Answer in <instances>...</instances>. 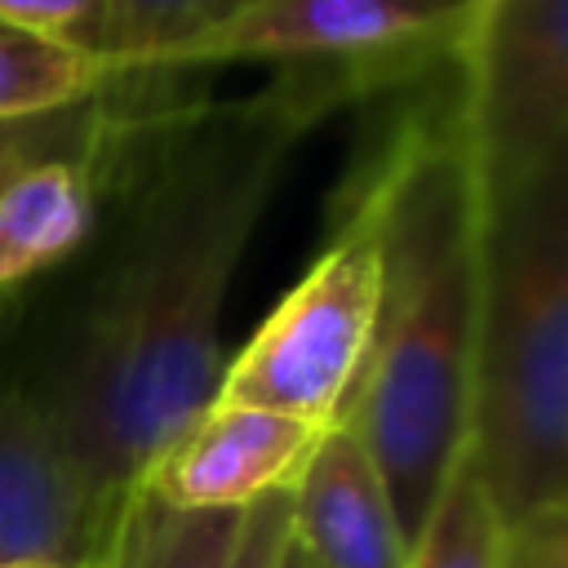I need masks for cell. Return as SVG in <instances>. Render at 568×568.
<instances>
[{
  "mask_svg": "<svg viewBox=\"0 0 568 568\" xmlns=\"http://www.w3.org/2000/svg\"><path fill=\"white\" fill-rule=\"evenodd\" d=\"M346 102L342 75L280 67L248 98L151 115L120 142L84 248L4 302L0 368L111 501L213 399L235 266L297 146Z\"/></svg>",
  "mask_w": 568,
  "mask_h": 568,
  "instance_id": "cell-1",
  "label": "cell"
},
{
  "mask_svg": "<svg viewBox=\"0 0 568 568\" xmlns=\"http://www.w3.org/2000/svg\"><path fill=\"white\" fill-rule=\"evenodd\" d=\"M346 182L364 191L382 235V315L346 422L373 453L413 546L466 453L479 315L484 191L453 58L408 84Z\"/></svg>",
  "mask_w": 568,
  "mask_h": 568,
  "instance_id": "cell-2",
  "label": "cell"
},
{
  "mask_svg": "<svg viewBox=\"0 0 568 568\" xmlns=\"http://www.w3.org/2000/svg\"><path fill=\"white\" fill-rule=\"evenodd\" d=\"M479 191L466 457L515 524L568 506V164Z\"/></svg>",
  "mask_w": 568,
  "mask_h": 568,
  "instance_id": "cell-3",
  "label": "cell"
},
{
  "mask_svg": "<svg viewBox=\"0 0 568 568\" xmlns=\"http://www.w3.org/2000/svg\"><path fill=\"white\" fill-rule=\"evenodd\" d=\"M382 315V235L359 186L342 182L328 240L257 333L222 364L213 399L257 404L311 426L346 417Z\"/></svg>",
  "mask_w": 568,
  "mask_h": 568,
  "instance_id": "cell-4",
  "label": "cell"
},
{
  "mask_svg": "<svg viewBox=\"0 0 568 568\" xmlns=\"http://www.w3.org/2000/svg\"><path fill=\"white\" fill-rule=\"evenodd\" d=\"M479 0H235L186 53L182 71L226 62L320 67L355 98L390 93L448 62Z\"/></svg>",
  "mask_w": 568,
  "mask_h": 568,
  "instance_id": "cell-5",
  "label": "cell"
},
{
  "mask_svg": "<svg viewBox=\"0 0 568 568\" xmlns=\"http://www.w3.org/2000/svg\"><path fill=\"white\" fill-rule=\"evenodd\" d=\"M453 62L479 186L568 164V0H484Z\"/></svg>",
  "mask_w": 568,
  "mask_h": 568,
  "instance_id": "cell-6",
  "label": "cell"
},
{
  "mask_svg": "<svg viewBox=\"0 0 568 568\" xmlns=\"http://www.w3.org/2000/svg\"><path fill=\"white\" fill-rule=\"evenodd\" d=\"M124 506L84 475L44 408L0 368V564H102Z\"/></svg>",
  "mask_w": 568,
  "mask_h": 568,
  "instance_id": "cell-7",
  "label": "cell"
},
{
  "mask_svg": "<svg viewBox=\"0 0 568 568\" xmlns=\"http://www.w3.org/2000/svg\"><path fill=\"white\" fill-rule=\"evenodd\" d=\"M320 435V426L257 404L209 399L138 488L178 510H244L266 493L293 488Z\"/></svg>",
  "mask_w": 568,
  "mask_h": 568,
  "instance_id": "cell-8",
  "label": "cell"
},
{
  "mask_svg": "<svg viewBox=\"0 0 568 568\" xmlns=\"http://www.w3.org/2000/svg\"><path fill=\"white\" fill-rule=\"evenodd\" d=\"M288 510L293 546L311 568H408V537L390 488L346 417L324 426L288 488Z\"/></svg>",
  "mask_w": 568,
  "mask_h": 568,
  "instance_id": "cell-9",
  "label": "cell"
},
{
  "mask_svg": "<svg viewBox=\"0 0 568 568\" xmlns=\"http://www.w3.org/2000/svg\"><path fill=\"white\" fill-rule=\"evenodd\" d=\"M129 133L84 155L40 160L0 186V311L84 248L102 213L111 160Z\"/></svg>",
  "mask_w": 568,
  "mask_h": 568,
  "instance_id": "cell-10",
  "label": "cell"
},
{
  "mask_svg": "<svg viewBox=\"0 0 568 568\" xmlns=\"http://www.w3.org/2000/svg\"><path fill=\"white\" fill-rule=\"evenodd\" d=\"M195 84H200V75H115L102 93H93L84 102H71V106H58L44 115L0 120V186L40 160L84 155V151L115 142L133 124L204 93Z\"/></svg>",
  "mask_w": 568,
  "mask_h": 568,
  "instance_id": "cell-11",
  "label": "cell"
},
{
  "mask_svg": "<svg viewBox=\"0 0 568 568\" xmlns=\"http://www.w3.org/2000/svg\"><path fill=\"white\" fill-rule=\"evenodd\" d=\"M244 510H178L133 493L106 568H226Z\"/></svg>",
  "mask_w": 568,
  "mask_h": 568,
  "instance_id": "cell-12",
  "label": "cell"
},
{
  "mask_svg": "<svg viewBox=\"0 0 568 568\" xmlns=\"http://www.w3.org/2000/svg\"><path fill=\"white\" fill-rule=\"evenodd\" d=\"M111 67L0 18V120L44 115L111 84Z\"/></svg>",
  "mask_w": 568,
  "mask_h": 568,
  "instance_id": "cell-13",
  "label": "cell"
},
{
  "mask_svg": "<svg viewBox=\"0 0 568 568\" xmlns=\"http://www.w3.org/2000/svg\"><path fill=\"white\" fill-rule=\"evenodd\" d=\"M506 519L488 501L470 457L448 470L422 532L408 546V568H501Z\"/></svg>",
  "mask_w": 568,
  "mask_h": 568,
  "instance_id": "cell-14",
  "label": "cell"
},
{
  "mask_svg": "<svg viewBox=\"0 0 568 568\" xmlns=\"http://www.w3.org/2000/svg\"><path fill=\"white\" fill-rule=\"evenodd\" d=\"M235 0H111V71L115 75H200L182 71V53Z\"/></svg>",
  "mask_w": 568,
  "mask_h": 568,
  "instance_id": "cell-15",
  "label": "cell"
},
{
  "mask_svg": "<svg viewBox=\"0 0 568 568\" xmlns=\"http://www.w3.org/2000/svg\"><path fill=\"white\" fill-rule=\"evenodd\" d=\"M0 18L111 67V0H0Z\"/></svg>",
  "mask_w": 568,
  "mask_h": 568,
  "instance_id": "cell-16",
  "label": "cell"
},
{
  "mask_svg": "<svg viewBox=\"0 0 568 568\" xmlns=\"http://www.w3.org/2000/svg\"><path fill=\"white\" fill-rule=\"evenodd\" d=\"M501 568H568V506H546L506 524Z\"/></svg>",
  "mask_w": 568,
  "mask_h": 568,
  "instance_id": "cell-17",
  "label": "cell"
},
{
  "mask_svg": "<svg viewBox=\"0 0 568 568\" xmlns=\"http://www.w3.org/2000/svg\"><path fill=\"white\" fill-rule=\"evenodd\" d=\"M111 555L102 564H58V559H18V564H0V568H106Z\"/></svg>",
  "mask_w": 568,
  "mask_h": 568,
  "instance_id": "cell-18",
  "label": "cell"
},
{
  "mask_svg": "<svg viewBox=\"0 0 568 568\" xmlns=\"http://www.w3.org/2000/svg\"><path fill=\"white\" fill-rule=\"evenodd\" d=\"M284 568H311V564L302 559V550H297V546H288V555H284Z\"/></svg>",
  "mask_w": 568,
  "mask_h": 568,
  "instance_id": "cell-19",
  "label": "cell"
},
{
  "mask_svg": "<svg viewBox=\"0 0 568 568\" xmlns=\"http://www.w3.org/2000/svg\"><path fill=\"white\" fill-rule=\"evenodd\" d=\"M479 4H484V0H479Z\"/></svg>",
  "mask_w": 568,
  "mask_h": 568,
  "instance_id": "cell-20",
  "label": "cell"
},
{
  "mask_svg": "<svg viewBox=\"0 0 568 568\" xmlns=\"http://www.w3.org/2000/svg\"><path fill=\"white\" fill-rule=\"evenodd\" d=\"M302 559H306V555H302Z\"/></svg>",
  "mask_w": 568,
  "mask_h": 568,
  "instance_id": "cell-21",
  "label": "cell"
}]
</instances>
